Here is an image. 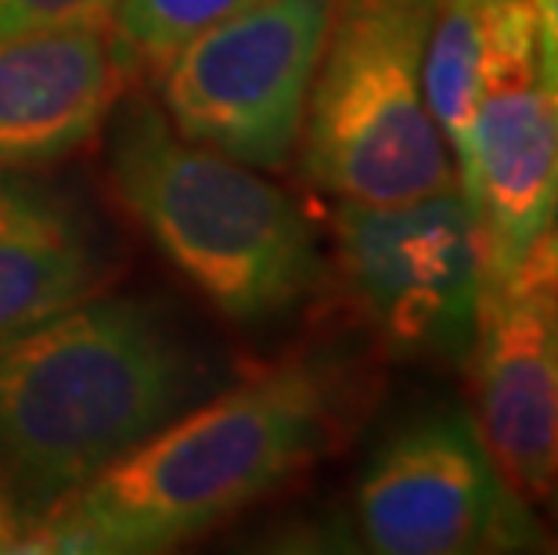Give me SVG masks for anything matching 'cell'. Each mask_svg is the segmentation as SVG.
Wrapping results in <instances>:
<instances>
[{"label":"cell","mask_w":558,"mask_h":555,"mask_svg":"<svg viewBox=\"0 0 558 555\" xmlns=\"http://www.w3.org/2000/svg\"><path fill=\"white\" fill-rule=\"evenodd\" d=\"M350 389L325 358L267 364L130 447L11 552H159L206 534L306 472L347 426Z\"/></svg>","instance_id":"1"},{"label":"cell","mask_w":558,"mask_h":555,"mask_svg":"<svg viewBox=\"0 0 558 555\" xmlns=\"http://www.w3.org/2000/svg\"><path fill=\"white\" fill-rule=\"evenodd\" d=\"M156 306L90 297L0 339V502L22 527L192 408L206 383Z\"/></svg>","instance_id":"2"},{"label":"cell","mask_w":558,"mask_h":555,"mask_svg":"<svg viewBox=\"0 0 558 555\" xmlns=\"http://www.w3.org/2000/svg\"><path fill=\"white\" fill-rule=\"evenodd\" d=\"M109 181L177 275L234 325L281 322L325 281L303 209L253 167L184 137L148 98L116 105Z\"/></svg>","instance_id":"3"},{"label":"cell","mask_w":558,"mask_h":555,"mask_svg":"<svg viewBox=\"0 0 558 555\" xmlns=\"http://www.w3.org/2000/svg\"><path fill=\"white\" fill-rule=\"evenodd\" d=\"M433 19L436 0H331L300 167L339 203H411L458 188L422 87Z\"/></svg>","instance_id":"4"},{"label":"cell","mask_w":558,"mask_h":555,"mask_svg":"<svg viewBox=\"0 0 558 555\" xmlns=\"http://www.w3.org/2000/svg\"><path fill=\"white\" fill-rule=\"evenodd\" d=\"M331 0H259L187 40L159 69L162 112L184 137L281 170L303 134Z\"/></svg>","instance_id":"5"},{"label":"cell","mask_w":558,"mask_h":555,"mask_svg":"<svg viewBox=\"0 0 558 555\" xmlns=\"http://www.w3.org/2000/svg\"><path fill=\"white\" fill-rule=\"evenodd\" d=\"M336 256L350 300L393 358L469 361L483 281L458 188L411 203H339Z\"/></svg>","instance_id":"6"},{"label":"cell","mask_w":558,"mask_h":555,"mask_svg":"<svg viewBox=\"0 0 558 555\" xmlns=\"http://www.w3.org/2000/svg\"><path fill=\"white\" fill-rule=\"evenodd\" d=\"M357 530L383 555L533 552L548 530L505 480L472 415L433 408L378 444L357 483Z\"/></svg>","instance_id":"7"},{"label":"cell","mask_w":558,"mask_h":555,"mask_svg":"<svg viewBox=\"0 0 558 555\" xmlns=\"http://www.w3.org/2000/svg\"><path fill=\"white\" fill-rule=\"evenodd\" d=\"M465 203L483 292L505 289L558 214V116L541 80L530 0L483 8V91Z\"/></svg>","instance_id":"8"},{"label":"cell","mask_w":558,"mask_h":555,"mask_svg":"<svg viewBox=\"0 0 558 555\" xmlns=\"http://www.w3.org/2000/svg\"><path fill=\"white\" fill-rule=\"evenodd\" d=\"M476 430L526 502L558 509V289L483 292L469 353Z\"/></svg>","instance_id":"9"},{"label":"cell","mask_w":558,"mask_h":555,"mask_svg":"<svg viewBox=\"0 0 558 555\" xmlns=\"http://www.w3.org/2000/svg\"><path fill=\"white\" fill-rule=\"evenodd\" d=\"M134 73L112 26L0 40V170H37L76 156L109 126Z\"/></svg>","instance_id":"10"},{"label":"cell","mask_w":558,"mask_h":555,"mask_svg":"<svg viewBox=\"0 0 558 555\" xmlns=\"http://www.w3.org/2000/svg\"><path fill=\"white\" fill-rule=\"evenodd\" d=\"M109 253L80 209L22 170H0V339L98 297Z\"/></svg>","instance_id":"11"},{"label":"cell","mask_w":558,"mask_h":555,"mask_svg":"<svg viewBox=\"0 0 558 555\" xmlns=\"http://www.w3.org/2000/svg\"><path fill=\"white\" fill-rule=\"evenodd\" d=\"M422 87L433 123L454 159L458 192H465L472 181V159H476V116L483 91V8L465 0H436Z\"/></svg>","instance_id":"12"},{"label":"cell","mask_w":558,"mask_h":555,"mask_svg":"<svg viewBox=\"0 0 558 555\" xmlns=\"http://www.w3.org/2000/svg\"><path fill=\"white\" fill-rule=\"evenodd\" d=\"M253 4L259 0H120L112 15V33L120 37L134 69L145 65L159 76V69L187 40Z\"/></svg>","instance_id":"13"},{"label":"cell","mask_w":558,"mask_h":555,"mask_svg":"<svg viewBox=\"0 0 558 555\" xmlns=\"http://www.w3.org/2000/svg\"><path fill=\"white\" fill-rule=\"evenodd\" d=\"M120 0H0V40L40 29L109 26Z\"/></svg>","instance_id":"14"},{"label":"cell","mask_w":558,"mask_h":555,"mask_svg":"<svg viewBox=\"0 0 558 555\" xmlns=\"http://www.w3.org/2000/svg\"><path fill=\"white\" fill-rule=\"evenodd\" d=\"M533 29H537V62L541 80L548 87V98L558 116V0H530Z\"/></svg>","instance_id":"15"},{"label":"cell","mask_w":558,"mask_h":555,"mask_svg":"<svg viewBox=\"0 0 558 555\" xmlns=\"http://www.w3.org/2000/svg\"><path fill=\"white\" fill-rule=\"evenodd\" d=\"M519 286H548L558 289V214L551 217V224L537 234V242L530 245L526 260L519 264L515 278ZM508 281V286H512Z\"/></svg>","instance_id":"16"},{"label":"cell","mask_w":558,"mask_h":555,"mask_svg":"<svg viewBox=\"0 0 558 555\" xmlns=\"http://www.w3.org/2000/svg\"><path fill=\"white\" fill-rule=\"evenodd\" d=\"M19 534H22V523L8 512V505L0 502V552H11V548H15Z\"/></svg>","instance_id":"17"},{"label":"cell","mask_w":558,"mask_h":555,"mask_svg":"<svg viewBox=\"0 0 558 555\" xmlns=\"http://www.w3.org/2000/svg\"><path fill=\"white\" fill-rule=\"evenodd\" d=\"M465 4H476V8H486V4H494V0H465Z\"/></svg>","instance_id":"18"}]
</instances>
